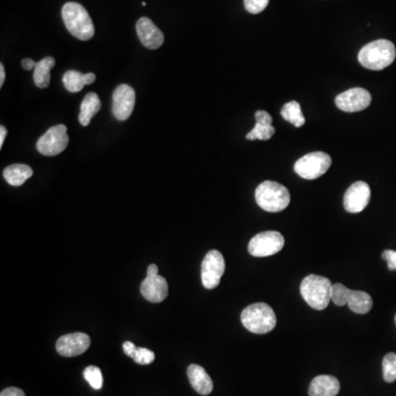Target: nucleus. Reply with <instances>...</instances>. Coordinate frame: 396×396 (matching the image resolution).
Instances as JSON below:
<instances>
[{
	"mask_svg": "<svg viewBox=\"0 0 396 396\" xmlns=\"http://www.w3.org/2000/svg\"><path fill=\"white\" fill-rule=\"evenodd\" d=\"M102 108V102L100 99L95 93H89L84 98L81 105V112H79V120L82 125L86 127L91 123L97 112Z\"/></svg>",
	"mask_w": 396,
	"mask_h": 396,
	"instance_id": "nucleus-22",
	"label": "nucleus"
},
{
	"mask_svg": "<svg viewBox=\"0 0 396 396\" xmlns=\"http://www.w3.org/2000/svg\"><path fill=\"white\" fill-rule=\"evenodd\" d=\"M340 392L338 379L333 376H318L310 382V396H336Z\"/></svg>",
	"mask_w": 396,
	"mask_h": 396,
	"instance_id": "nucleus-19",
	"label": "nucleus"
},
{
	"mask_svg": "<svg viewBox=\"0 0 396 396\" xmlns=\"http://www.w3.org/2000/svg\"><path fill=\"white\" fill-rule=\"evenodd\" d=\"M91 346V338L84 333L64 335L56 342V350L63 357H76L82 355Z\"/></svg>",
	"mask_w": 396,
	"mask_h": 396,
	"instance_id": "nucleus-14",
	"label": "nucleus"
},
{
	"mask_svg": "<svg viewBox=\"0 0 396 396\" xmlns=\"http://www.w3.org/2000/svg\"><path fill=\"white\" fill-rule=\"evenodd\" d=\"M62 18L73 37L87 41L94 37L95 28L86 9L77 3H68L63 6Z\"/></svg>",
	"mask_w": 396,
	"mask_h": 396,
	"instance_id": "nucleus-2",
	"label": "nucleus"
},
{
	"mask_svg": "<svg viewBox=\"0 0 396 396\" xmlns=\"http://www.w3.org/2000/svg\"><path fill=\"white\" fill-rule=\"evenodd\" d=\"M136 104V91L127 84L119 85L112 94V114L116 119L125 121L130 117Z\"/></svg>",
	"mask_w": 396,
	"mask_h": 396,
	"instance_id": "nucleus-12",
	"label": "nucleus"
},
{
	"mask_svg": "<svg viewBox=\"0 0 396 396\" xmlns=\"http://www.w3.org/2000/svg\"><path fill=\"white\" fill-rule=\"evenodd\" d=\"M33 175V169L26 165H13L6 167L3 178L11 186H21Z\"/></svg>",
	"mask_w": 396,
	"mask_h": 396,
	"instance_id": "nucleus-21",
	"label": "nucleus"
},
{
	"mask_svg": "<svg viewBox=\"0 0 396 396\" xmlns=\"http://www.w3.org/2000/svg\"><path fill=\"white\" fill-rule=\"evenodd\" d=\"M371 190L367 183L359 181L346 190L344 196V206L348 213L358 214L365 211L370 201Z\"/></svg>",
	"mask_w": 396,
	"mask_h": 396,
	"instance_id": "nucleus-13",
	"label": "nucleus"
},
{
	"mask_svg": "<svg viewBox=\"0 0 396 396\" xmlns=\"http://www.w3.org/2000/svg\"><path fill=\"white\" fill-rule=\"evenodd\" d=\"M137 34L141 43L150 50H157L163 45L165 36L163 32L152 22L151 19L140 18L136 24Z\"/></svg>",
	"mask_w": 396,
	"mask_h": 396,
	"instance_id": "nucleus-15",
	"label": "nucleus"
},
{
	"mask_svg": "<svg viewBox=\"0 0 396 396\" xmlns=\"http://www.w3.org/2000/svg\"><path fill=\"white\" fill-rule=\"evenodd\" d=\"M254 117H256L257 120L256 127L250 132L247 133L245 138L251 141L270 140L274 136V133H275V128L272 125L273 119H272L271 116L268 112H264V110H258Z\"/></svg>",
	"mask_w": 396,
	"mask_h": 396,
	"instance_id": "nucleus-17",
	"label": "nucleus"
},
{
	"mask_svg": "<svg viewBox=\"0 0 396 396\" xmlns=\"http://www.w3.org/2000/svg\"><path fill=\"white\" fill-rule=\"evenodd\" d=\"M83 376L94 390H100L104 386L102 370L98 367L89 365L84 370Z\"/></svg>",
	"mask_w": 396,
	"mask_h": 396,
	"instance_id": "nucleus-25",
	"label": "nucleus"
},
{
	"mask_svg": "<svg viewBox=\"0 0 396 396\" xmlns=\"http://www.w3.org/2000/svg\"><path fill=\"white\" fill-rule=\"evenodd\" d=\"M396 58L395 45L388 40H376L360 50L358 61L363 68L381 70L391 66Z\"/></svg>",
	"mask_w": 396,
	"mask_h": 396,
	"instance_id": "nucleus-1",
	"label": "nucleus"
},
{
	"mask_svg": "<svg viewBox=\"0 0 396 396\" xmlns=\"http://www.w3.org/2000/svg\"><path fill=\"white\" fill-rule=\"evenodd\" d=\"M382 258L388 262V270H396V251L386 250L382 254Z\"/></svg>",
	"mask_w": 396,
	"mask_h": 396,
	"instance_id": "nucleus-29",
	"label": "nucleus"
},
{
	"mask_svg": "<svg viewBox=\"0 0 396 396\" xmlns=\"http://www.w3.org/2000/svg\"><path fill=\"white\" fill-rule=\"evenodd\" d=\"M123 351L128 357L132 358L133 353L136 351L137 346L131 342H125L123 346Z\"/></svg>",
	"mask_w": 396,
	"mask_h": 396,
	"instance_id": "nucleus-31",
	"label": "nucleus"
},
{
	"mask_svg": "<svg viewBox=\"0 0 396 396\" xmlns=\"http://www.w3.org/2000/svg\"><path fill=\"white\" fill-rule=\"evenodd\" d=\"M55 60L52 56H47L37 63L34 68L33 81L39 89H47L51 82V70L54 68Z\"/></svg>",
	"mask_w": 396,
	"mask_h": 396,
	"instance_id": "nucleus-23",
	"label": "nucleus"
},
{
	"mask_svg": "<svg viewBox=\"0 0 396 396\" xmlns=\"http://www.w3.org/2000/svg\"><path fill=\"white\" fill-rule=\"evenodd\" d=\"M281 116L283 119L292 123L296 128L305 125V117L303 115L300 105L297 102H289L282 108Z\"/></svg>",
	"mask_w": 396,
	"mask_h": 396,
	"instance_id": "nucleus-24",
	"label": "nucleus"
},
{
	"mask_svg": "<svg viewBox=\"0 0 396 396\" xmlns=\"http://www.w3.org/2000/svg\"><path fill=\"white\" fill-rule=\"evenodd\" d=\"M95 81H96V75L94 73L83 74L79 70H68L63 76L64 86L70 93H79L85 85L93 84Z\"/></svg>",
	"mask_w": 396,
	"mask_h": 396,
	"instance_id": "nucleus-20",
	"label": "nucleus"
},
{
	"mask_svg": "<svg viewBox=\"0 0 396 396\" xmlns=\"http://www.w3.org/2000/svg\"><path fill=\"white\" fill-rule=\"evenodd\" d=\"M256 201L264 211L280 213L287 208L291 201V196L284 185L273 181H266L257 188Z\"/></svg>",
	"mask_w": 396,
	"mask_h": 396,
	"instance_id": "nucleus-5",
	"label": "nucleus"
},
{
	"mask_svg": "<svg viewBox=\"0 0 396 396\" xmlns=\"http://www.w3.org/2000/svg\"><path fill=\"white\" fill-rule=\"evenodd\" d=\"M7 129L5 128V125H1L0 127V148H3V142H5L6 137H7Z\"/></svg>",
	"mask_w": 396,
	"mask_h": 396,
	"instance_id": "nucleus-34",
	"label": "nucleus"
},
{
	"mask_svg": "<svg viewBox=\"0 0 396 396\" xmlns=\"http://www.w3.org/2000/svg\"><path fill=\"white\" fill-rule=\"evenodd\" d=\"M300 294L310 307L323 310L330 303L333 284L327 277L310 274L303 280Z\"/></svg>",
	"mask_w": 396,
	"mask_h": 396,
	"instance_id": "nucleus-3",
	"label": "nucleus"
},
{
	"mask_svg": "<svg viewBox=\"0 0 396 396\" xmlns=\"http://www.w3.org/2000/svg\"><path fill=\"white\" fill-rule=\"evenodd\" d=\"M140 292L146 300L151 303H161L169 294V285L163 277L154 275L146 277L141 283Z\"/></svg>",
	"mask_w": 396,
	"mask_h": 396,
	"instance_id": "nucleus-16",
	"label": "nucleus"
},
{
	"mask_svg": "<svg viewBox=\"0 0 396 396\" xmlns=\"http://www.w3.org/2000/svg\"><path fill=\"white\" fill-rule=\"evenodd\" d=\"M382 367L384 381L388 383L396 381V353L388 352V355L384 356Z\"/></svg>",
	"mask_w": 396,
	"mask_h": 396,
	"instance_id": "nucleus-26",
	"label": "nucleus"
},
{
	"mask_svg": "<svg viewBox=\"0 0 396 396\" xmlns=\"http://www.w3.org/2000/svg\"><path fill=\"white\" fill-rule=\"evenodd\" d=\"M370 93L361 87L348 89L342 94H339L335 99L337 107L344 112H358L367 109L370 106Z\"/></svg>",
	"mask_w": 396,
	"mask_h": 396,
	"instance_id": "nucleus-11",
	"label": "nucleus"
},
{
	"mask_svg": "<svg viewBox=\"0 0 396 396\" xmlns=\"http://www.w3.org/2000/svg\"><path fill=\"white\" fill-rule=\"evenodd\" d=\"M132 359L135 360V363H138V365H151L154 359H155V355H154V352L151 351L150 349L137 346L136 351L133 353Z\"/></svg>",
	"mask_w": 396,
	"mask_h": 396,
	"instance_id": "nucleus-27",
	"label": "nucleus"
},
{
	"mask_svg": "<svg viewBox=\"0 0 396 396\" xmlns=\"http://www.w3.org/2000/svg\"><path fill=\"white\" fill-rule=\"evenodd\" d=\"M395 323H396V315H395Z\"/></svg>",
	"mask_w": 396,
	"mask_h": 396,
	"instance_id": "nucleus-36",
	"label": "nucleus"
},
{
	"mask_svg": "<svg viewBox=\"0 0 396 396\" xmlns=\"http://www.w3.org/2000/svg\"><path fill=\"white\" fill-rule=\"evenodd\" d=\"M188 376L194 390L201 395H208L214 388V383L208 373L203 367L190 365L188 369Z\"/></svg>",
	"mask_w": 396,
	"mask_h": 396,
	"instance_id": "nucleus-18",
	"label": "nucleus"
},
{
	"mask_svg": "<svg viewBox=\"0 0 396 396\" xmlns=\"http://www.w3.org/2000/svg\"><path fill=\"white\" fill-rule=\"evenodd\" d=\"M226 270V264L222 253L211 250L201 262V283L207 289H216Z\"/></svg>",
	"mask_w": 396,
	"mask_h": 396,
	"instance_id": "nucleus-10",
	"label": "nucleus"
},
{
	"mask_svg": "<svg viewBox=\"0 0 396 396\" xmlns=\"http://www.w3.org/2000/svg\"><path fill=\"white\" fill-rule=\"evenodd\" d=\"M243 1H245V10L252 15L262 13L270 3V0H243Z\"/></svg>",
	"mask_w": 396,
	"mask_h": 396,
	"instance_id": "nucleus-28",
	"label": "nucleus"
},
{
	"mask_svg": "<svg viewBox=\"0 0 396 396\" xmlns=\"http://www.w3.org/2000/svg\"><path fill=\"white\" fill-rule=\"evenodd\" d=\"M5 79H6L5 66H3V64H0V87L3 86V83H5Z\"/></svg>",
	"mask_w": 396,
	"mask_h": 396,
	"instance_id": "nucleus-35",
	"label": "nucleus"
},
{
	"mask_svg": "<svg viewBox=\"0 0 396 396\" xmlns=\"http://www.w3.org/2000/svg\"><path fill=\"white\" fill-rule=\"evenodd\" d=\"M21 66L26 70H34L36 66H37V62H34L32 59H24V60L21 61Z\"/></svg>",
	"mask_w": 396,
	"mask_h": 396,
	"instance_id": "nucleus-32",
	"label": "nucleus"
},
{
	"mask_svg": "<svg viewBox=\"0 0 396 396\" xmlns=\"http://www.w3.org/2000/svg\"><path fill=\"white\" fill-rule=\"evenodd\" d=\"M0 396H26L24 392L18 388H5Z\"/></svg>",
	"mask_w": 396,
	"mask_h": 396,
	"instance_id": "nucleus-30",
	"label": "nucleus"
},
{
	"mask_svg": "<svg viewBox=\"0 0 396 396\" xmlns=\"http://www.w3.org/2000/svg\"><path fill=\"white\" fill-rule=\"evenodd\" d=\"M68 141L66 125H54L38 140V151L45 157H55L68 148Z\"/></svg>",
	"mask_w": 396,
	"mask_h": 396,
	"instance_id": "nucleus-9",
	"label": "nucleus"
},
{
	"mask_svg": "<svg viewBox=\"0 0 396 396\" xmlns=\"http://www.w3.org/2000/svg\"><path fill=\"white\" fill-rule=\"evenodd\" d=\"M331 300L337 306H349L350 310L356 314H367L373 307L370 294L363 291L349 289L342 283L333 284Z\"/></svg>",
	"mask_w": 396,
	"mask_h": 396,
	"instance_id": "nucleus-6",
	"label": "nucleus"
},
{
	"mask_svg": "<svg viewBox=\"0 0 396 396\" xmlns=\"http://www.w3.org/2000/svg\"><path fill=\"white\" fill-rule=\"evenodd\" d=\"M241 323L253 334H268L277 326V315L266 303H256L243 310Z\"/></svg>",
	"mask_w": 396,
	"mask_h": 396,
	"instance_id": "nucleus-4",
	"label": "nucleus"
},
{
	"mask_svg": "<svg viewBox=\"0 0 396 396\" xmlns=\"http://www.w3.org/2000/svg\"><path fill=\"white\" fill-rule=\"evenodd\" d=\"M284 237L279 231L260 232L254 236L249 243L247 250L251 256L257 258H264V257L274 256L277 254L284 247Z\"/></svg>",
	"mask_w": 396,
	"mask_h": 396,
	"instance_id": "nucleus-8",
	"label": "nucleus"
},
{
	"mask_svg": "<svg viewBox=\"0 0 396 396\" xmlns=\"http://www.w3.org/2000/svg\"><path fill=\"white\" fill-rule=\"evenodd\" d=\"M159 273V268L155 264H151L148 266V271H146V277H154V275H158Z\"/></svg>",
	"mask_w": 396,
	"mask_h": 396,
	"instance_id": "nucleus-33",
	"label": "nucleus"
},
{
	"mask_svg": "<svg viewBox=\"0 0 396 396\" xmlns=\"http://www.w3.org/2000/svg\"><path fill=\"white\" fill-rule=\"evenodd\" d=\"M331 167V158L325 152H312L296 161L294 171L298 176L305 180L321 178Z\"/></svg>",
	"mask_w": 396,
	"mask_h": 396,
	"instance_id": "nucleus-7",
	"label": "nucleus"
}]
</instances>
